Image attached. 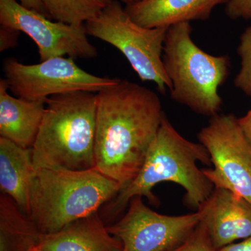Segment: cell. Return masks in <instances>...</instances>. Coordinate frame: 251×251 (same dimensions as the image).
Segmentation results:
<instances>
[{
    "label": "cell",
    "mask_w": 251,
    "mask_h": 251,
    "mask_svg": "<svg viewBox=\"0 0 251 251\" xmlns=\"http://www.w3.org/2000/svg\"><path fill=\"white\" fill-rule=\"evenodd\" d=\"M142 197L130 200L128 210L108 232L122 242L121 251H173L194 232L202 220L199 210L181 216L158 214Z\"/></svg>",
    "instance_id": "9"
},
{
    "label": "cell",
    "mask_w": 251,
    "mask_h": 251,
    "mask_svg": "<svg viewBox=\"0 0 251 251\" xmlns=\"http://www.w3.org/2000/svg\"><path fill=\"white\" fill-rule=\"evenodd\" d=\"M122 1L125 3L126 6H128V5L134 4L135 3L139 2L142 0H122Z\"/></svg>",
    "instance_id": "25"
},
{
    "label": "cell",
    "mask_w": 251,
    "mask_h": 251,
    "mask_svg": "<svg viewBox=\"0 0 251 251\" xmlns=\"http://www.w3.org/2000/svg\"><path fill=\"white\" fill-rule=\"evenodd\" d=\"M30 251H40L39 250L37 247L34 248V249H31Z\"/></svg>",
    "instance_id": "26"
},
{
    "label": "cell",
    "mask_w": 251,
    "mask_h": 251,
    "mask_svg": "<svg viewBox=\"0 0 251 251\" xmlns=\"http://www.w3.org/2000/svg\"><path fill=\"white\" fill-rule=\"evenodd\" d=\"M31 148L35 168L88 171L96 166L97 94L74 92L46 99Z\"/></svg>",
    "instance_id": "3"
},
{
    "label": "cell",
    "mask_w": 251,
    "mask_h": 251,
    "mask_svg": "<svg viewBox=\"0 0 251 251\" xmlns=\"http://www.w3.org/2000/svg\"><path fill=\"white\" fill-rule=\"evenodd\" d=\"M217 251H251V236L240 242L232 243L221 248Z\"/></svg>",
    "instance_id": "22"
},
{
    "label": "cell",
    "mask_w": 251,
    "mask_h": 251,
    "mask_svg": "<svg viewBox=\"0 0 251 251\" xmlns=\"http://www.w3.org/2000/svg\"><path fill=\"white\" fill-rule=\"evenodd\" d=\"M87 34L108 43L125 55L140 80L154 82L162 94L172 82L163 62L169 27L147 28L137 24L117 1L85 23Z\"/></svg>",
    "instance_id": "6"
},
{
    "label": "cell",
    "mask_w": 251,
    "mask_h": 251,
    "mask_svg": "<svg viewBox=\"0 0 251 251\" xmlns=\"http://www.w3.org/2000/svg\"><path fill=\"white\" fill-rule=\"evenodd\" d=\"M1 26L27 34L35 42L41 62L52 57L92 59L97 48L87 38L85 25H74L57 21L28 9L17 0H0Z\"/></svg>",
    "instance_id": "10"
},
{
    "label": "cell",
    "mask_w": 251,
    "mask_h": 251,
    "mask_svg": "<svg viewBox=\"0 0 251 251\" xmlns=\"http://www.w3.org/2000/svg\"><path fill=\"white\" fill-rule=\"evenodd\" d=\"M198 210L216 250L251 236V204L229 190L214 188Z\"/></svg>",
    "instance_id": "11"
},
{
    "label": "cell",
    "mask_w": 251,
    "mask_h": 251,
    "mask_svg": "<svg viewBox=\"0 0 251 251\" xmlns=\"http://www.w3.org/2000/svg\"><path fill=\"white\" fill-rule=\"evenodd\" d=\"M226 14L230 19L251 21V0H229Z\"/></svg>",
    "instance_id": "20"
},
{
    "label": "cell",
    "mask_w": 251,
    "mask_h": 251,
    "mask_svg": "<svg viewBox=\"0 0 251 251\" xmlns=\"http://www.w3.org/2000/svg\"><path fill=\"white\" fill-rule=\"evenodd\" d=\"M112 0H43L48 16L57 22L81 25L100 14Z\"/></svg>",
    "instance_id": "17"
},
{
    "label": "cell",
    "mask_w": 251,
    "mask_h": 251,
    "mask_svg": "<svg viewBox=\"0 0 251 251\" xmlns=\"http://www.w3.org/2000/svg\"><path fill=\"white\" fill-rule=\"evenodd\" d=\"M191 33L190 23L168 28L163 65L172 82L173 100L211 118L219 114L222 107L219 89L229 76L230 59L204 52L195 44Z\"/></svg>",
    "instance_id": "5"
},
{
    "label": "cell",
    "mask_w": 251,
    "mask_h": 251,
    "mask_svg": "<svg viewBox=\"0 0 251 251\" xmlns=\"http://www.w3.org/2000/svg\"><path fill=\"white\" fill-rule=\"evenodd\" d=\"M18 1L24 7L35 11L36 12L40 13V14L49 17L46 14L43 0H18Z\"/></svg>",
    "instance_id": "23"
},
{
    "label": "cell",
    "mask_w": 251,
    "mask_h": 251,
    "mask_svg": "<svg viewBox=\"0 0 251 251\" xmlns=\"http://www.w3.org/2000/svg\"><path fill=\"white\" fill-rule=\"evenodd\" d=\"M239 126L251 145V109L245 116L238 119Z\"/></svg>",
    "instance_id": "24"
},
{
    "label": "cell",
    "mask_w": 251,
    "mask_h": 251,
    "mask_svg": "<svg viewBox=\"0 0 251 251\" xmlns=\"http://www.w3.org/2000/svg\"><path fill=\"white\" fill-rule=\"evenodd\" d=\"M173 251H217L213 246L202 221L194 232Z\"/></svg>",
    "instance_id": "19"
},
{
    "label": "cell",
    "mask_w": 251,
    "mask_h": 251,
    "mask_svg": "<svg viewBox=\"0 0 251 251\" xmlns=\"http://www.w3.org/2000/svg\"><path fill=\"white\" fill-rule=\"evenodd\" d=\"M237 53L241 58V69L234 78V85L251 97V25L240 36Z\"/></svg>",
    "instance_id": "18"
},
{
    "label": "cell",
    "mask_w": 251,
    "mask_h": 251,
    "mask_svg": "<svg viewBox=\"0 0 251 251\" xmlns=\"http://www.w3.org/2000/svg\"><path fill=\"white\" fill-rule=\"evenodd\" d=\"M20 31L1 26L0 29V51L14 48L17 44L18 34Z\"/></svg>",
    "instance_id": "21"
},
{
    "label": "cell",
    "mask_w": 251,
    "mask_h": 251,
    "mask_svg": "<svg viewBox=\"0 0 251 251\" xmlns=\"http://www.w3.org/2000/svg\"><path fill=\"white\" fill-rule=\"evenodd\" d=\"M35 175L31 148H23L0 138V188L26 215L30 211L31 188Z\"/></svg>",
    "instance_id": "15"
},
{
    "label": "cell",
    "mask_w": 251,
    "mask_h": 251,
    "mask_svg": "<svg viewBox=\"0 0 251 251\" xmlns=\"http://www.w3.org/2000/svg\"><path fill=\"white\" fill-rule=\"evenodd\" d=\"M229 0H142L125 8L130 18L147 28L170 27L181 23L206 21L216 6Z\"/></svg>",
    "instance_id": "12"
},
{
    "label": "cell",
    "mask_w": 251,
    "mask_h": 251,
    "mask_svg": "<svg viewBox=\"0 0 251 251\" xmlns=\"http://www.w3.org/2000/svg\"><path fill=\"white\" fill-rule=\"evenodd\" d=\"M2 69L9 90L27 100H46L52 96L74 92L97 94L120 80L85 72L70 57H52L31 65L7 58Z\"/></svg>",
    "instance_id": "7"
},
{
    "label": "cell",
    "mask_w": 251,
    "mask_h": 251,
    "mask_svg": "<svg viewBox=\"0 0 251 251\" xmlns=\"http://www.w3.org/2000/svg\"><path fill=\"white\" fill-rule=\"evenodd\" d=\"M41 234L29 216L9 196H0V251H30Z\"/></svg>",
    "instance_id": "16"
},
{
    "label": "cell",
    "mask_w": 251,
    "mask_h": 251,
    "mask_svg": "<svg viewBox=\"0 0 251 251\" xmlns=\"http://www.w3.org/2000/svg\"><path fill=\"white\" fill-rule=\"evenodd\" d=\"M97 97L95 169L124 188L141 170L166 114L155 92L128 80Z\"/></svg>",
    "instance_id": "1"
},
{
    "label": "cell",
    "mask_w": 251,
    "mask_h": 251,
    "mask_svg": "<svg viewBox=\"0 0 251 251\" xmlns=\"http://www.w3.org/2000/svg\"><path fill=\"white\" fill-rule=\"evenodd\" d=\"M96 170L35 168L29 218L42 234L54 233L98 212L122 189Z\"/></svg>",
    "instance_id": "4"
},
{
    "label": "cell",
    "mask_w": 251,
    "mask_h": 251,
    "mask_svg": "<svg viewBox=\"0 0 251 251\" xmlns=\"http://www.w3.org/2000/svg\"><path fill=\"white\" fill-rule=\"evenodd\" d=\"M4 78L0 79V136L23 148H31L39 133L46 100L13 97Z\"/></svg>",
    "instance_id": "14"
},
{
    "label": "cell",
    "mask_w": 251,
    "mask_h": 251,
    "mask_svg": "<svg viewBox=\"0 0 251 251\" xmlns=\"http://www.w3.org/2000/svg\"><path fill=\"white\" fill-rule=\"evenodd\" d=\"M37 248L40 251H121L122 244L96 212L58 232L41 234Z\"/></svg>",
    "instance_id": "13"
},
{
    "label": "cell",
    "mask_w": 251,
    "mask_h": 251,
    "mask_svg": "<svg viewBox=\"0 0 251 251\" xmlns=\"http://www.w3.org/2000/svg\"><path fill=\"white\" fill-rule=\"evenodd\" d=\"M213 168L203 170L214 188L229 190L251 204V145L233 114H218L198 134Z\"/></svg>",
    "instance_id": "8"
},
{
    "label": "cell",
    "mask_w": 251,
    "mask_h": 251,
    "mask_svg": "<svg viewBox=\"0 0 251 251\" xmlns=\"http://www.w3.org/2000/svg\"><path fill=\"white\" fill-rule=\"evenodd\" d=\"M211 165L207 150L180 135L166 115L144 162L141 170L129 184L122 189L104 209V217L112 220L125 210L133 198L145 197L153 205L159 201L153 188L163 181L179 185L186 191L187 207L198 211L207 201L214 186L197 166Z\"/></svg>",
    "instance_id": "2"
}]
</instances>
